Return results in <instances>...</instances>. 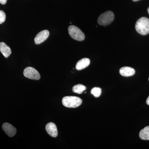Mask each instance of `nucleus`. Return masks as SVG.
I'll return each mask as SVG.
<instances>
[{
  "mask_svg": "<svg viewBox=\"0 0 149 149\" xmlns=\"http://www.w3.org/2000/svg\"><path fill=\"white\" fill-rule=\"evenodd\" d=\"M7 0H0V3L2 5L6 4Z\"/></svg>",
  "mask_w": 149,
  "mask_h": 149,
  "instance_id": "nucleus-16",
  "label": "nucleus"
},
{
  "mask_svg": "<svg viewBox=\"0 0 149 149\" xmlns=\"http://www.w3.org/2000/svg\"><path fill=\"white\" fill-rule=\"evenodd\" d=\"M86 88L85 86L82 84H78L75 85L72 88V91L74 93L78 94H81L83 93V91L86 90Z\"/></svg>",
  "mask_w": 149,
  "mask_h": 149,
  "instance_id": "nucleus-13",
  "label": "nucleus"
},
{
  "mask_svg": "<svg viewBox=\"0 0 149 149\" xmlns=\"http://www.w3.org/2000/svg\"><path fill=\"white\" fill-rule=\"evenodd\" d=\"M135 28L137 32L142 35H146L149 33V19L142 17L136 22Z\"/></svg>",
  "mask_w": 149,
  "mask_h": 149,
  "instance_id": "nucleus-1",
  "label": "nucleus"
},
{
  "mask_svg": "<svg viewBox=\"0 0 149 149\" xmlns=\"http://www.w3.org/2000/svg\"><path fill=\"white\" fill-rule=\"evenodd\" d=\"M135 72V70L129 67H123L119 70V72L122 76L126 77L133 76Z\"/></svg>",
  "mask_w": 149,
  "mask_h": 149,
  "instance_id": "nucleus-9",
  "label": "nucleus"
},
{
  "mask_svg": "<svg viewBox=\"0 0 149 149\" xmlns=\"http://www.w3.org/2000/svg\"><path fill=\"white\" fill-rule=\"evenodd\" d=\"M148 14H149V7L148 9Z\"/></svg>",
  "mask_w": 149,
  "mask_h": 149,
  "instance_id": "nucleus-19",
  "label": "nucleus"
},
{
  "mask_svg": "<svg viewBox=\"0 0 149 149\" xmlns=\"http://www.w3.org/2000/svg\"><path fill=\"white\" fill-rule=\"evenodd\" d=\"M3 130L8 136L10 137H12L16 134L17 130L15 127L13 125H11L8 123H4L2 125Z\"/></svg>",
  "mask_w": 149,
  "mask_h": 149,
  "instance_id": "nucleus-7",
  "label": "nucleus"
},
{
  "mask_svg": "<svg viewBox=\"0 0 149 149\" xmlns=\"http://www.w3.org/2000/svg\"><path fill=\"white\" fill-rule=\"evenodd\" d=\"M46 130L49 135L54 138L58 136V130L56 124L54 123L50 122L46 125Z\"/></svg>",
  "mask_w": 149,
  "mask_h": 149,
  "instance_id": "nucleus-8",
  "label": "nucleus"
},
{
  "mask_svg": "<svg viewBox=\"0 0 149 149\" xmlns=\"http://www.w3.org/2000/svg\"><path fill=\"white\" fill-rule=\"evenodd\" d=\"M0 52L6 58L8 57L12 52L10 47L3 42L0 43Z\"/></svg>",
  "mask_w": 149,
  "mask_h": 149,
  "instance_id": "nucleus-11",
  "label": "nucleus"
},
{
  "mask_svg": "<svg viewBox=\"0 0 149 149\" xmlns=\"http://www.w3.org/2000/svg\"><path fill=\"white\" fill-rule=\"evenodd\" d=\"M139 136L142 140L149 141V126H146L141 130Z\"/></svg>",
  "mask_w": 149,
  "mask_h": 149,
  "instance_id": "nucleus-12",
  "label": "nucleus"
},
{
  "mask_svg": "<svg viewBox=\"0 0 149 149\" xmlns=\"http://www.w3.org/2000/svg\"><path fill=\"white\" fill-rule=\"evenodd\" d=\"M114 19V14L111 11H107L102 14L97 19L98 23L102 26L109 25L113 21Z\"/></svg>",
  "mask_w": 149,
  "mask_h": 149,
  "instance_id": "nucleus-3",
  "label": "nucleus"
},
{
  "mask_svg": "<svg viewBox=\"0 0 149 149\" xmlns=\"http://www.w3.org/2000/svg\"><path fill=\"white\" fill-rule=\"evenodd\" d=\"M91 61L88 58H83L77 62L76 65V69L78 70H82L89 66Z\"/></svg>",
  "mask_w": 149,
  "mask_h": 149,
  "instance_id": "nucleus-10",
  "label": "nucleus"
},
{
  "mask_svg": "<svg viewBox=\"0 0 149 149\" xmlns=\"http://www.w3.org/2000/svg\"><path fill=\"white\" fill-rule=\"evenodd\" d=\"M68 33L72 39L78 41H82L85 40V36L83 32L78 27L74 25L68 27Z\"/></svg>",
  "mask_w": 149,
  "mask_h": 149,
  "instance_id": "nucleus-4",
  "label": "nucleus"
},
{
  "mask_svg": "<svg viewBox=\"0 0 149 149\" xmlns=\"http://www.w3.org/2000/svg\"><path fill=\"white\" fill-rule=\"evenodd\" d=\"M91 94L95 97H98L101 95L102 89L100 88H94L92 89Z\"/></svg>",
  "mask_w": 149,
  "mask_h": 149,
  "instance_id": "nucleus-14",
  "label": "nucleus"
},
{
  "mask_svg": "<svg viewBox=\"0 0 149 149\" xmlns=\"http://www.w3.org/2000/svg\"><path fill=\"white\" fill-rule=\"evenodd\" d=\"M82 103V99L75 96H66L62 99L63 104L68 108L77 107L80 106Z\"/></svg>",
  "mask_w": 149,
  "mask_h": 149,
  "instance_id": "nucleus-2",
  "label": "nucleus"
},
{
  "mask_svg": "<svg viewBox=\"0 0 149 149\" xmlns=\"http://www.w3.org/2000/svg\"><path fill=\"white\" fill-rule=\"evenodd\" d=\"M146 103L148 105H149V96L148 97V99H147L146 100Z\"/></svg>",
  "mask_w": 149,
  "mask_h": 149,
  "instance_id": "nucleus-17",
  "label": "nucleus"
},
{
  "mask_svg": "<svg viewBox=\"0 0 149 149\" xmlns=\"http://www.w3.org/2000/svg\"><path fill=\"white\" fill-rule=\"evenodd\" d=\"M24 76L29 79L39 80L40 79L39 72L35 68L31 67H28L24 70L23 72Z\"/></svg>",
  "mask_w": 149,
  "mask_h": 149,
  "instance_id": "nucleus-5",
  "label": "nucleus"
},
{
  "mask_svg": "<svg viewBox=\"0 0 149 149\" xmlns=\"http://www.w3.org/2000/svg\"><path fill=\"white\" fill-rule=\"evenodd\" d=\"M49 32L47 30H44L39 32L35 38V42L36 45H40L45 42L49 37Z\"/></svg>",
  "mask_w": 149,
  "mask_h": 149,
  "instance_id": "nucleus-6",
  "label": "nucleus"
},
{
  "mask_svg": "<svg viewBox=\"0 0 149 149\" xmlns=\"http://www.w3.org/2000/svg\"><path fill=\"white\" fill-rule=\"evenodd\" d=\"M6 19V15L4 12L0 10V24L3 23L5 21Z\"/></svg>",
  "mask_w": 149,
  "mask_h": 149,
  "instance_id": "nucleus-15",
  "label": "nucleus"
},
{
  "mask_svg": "<svg viewBox=\"0 0 149 149\" xmlns=\"http://www.w3.org/2000/svg\"></svg>",
  "mask_w": 149,
  "mask_h": 149,
  "instance_id": "nucleus-20",
  "label": "nucleus"
},
{
  "mask_svg": "<svg viewBox=\"0 0 149 149\" xmlns=\"http://www.w3.org/2000/svg\"><path fill=\"white\" fill-rule=\"evenodd\" d=\"M132 1H133L134 2L138 1H140V0H132Z\"/></svg>",
  "mask_w": 149,
  "mask_h": 149,
  "instance_id": "nucleus-18",
  "label": "nucleus"
}]
</instances>
